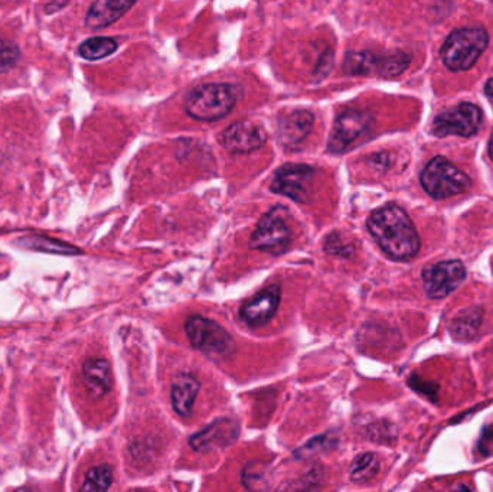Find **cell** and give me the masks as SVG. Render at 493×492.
<instances>
[{
    "mask_svg": "<svg viewBox=\"0 0 493 492\" xmlns=\"http://www.w3.org/2000/svg\"><path fill=\"white\" fill-rule=\"evenodd\" d=\"M113 484V470L109 465H100L92 468L85 473L84 491H106Z\"/></svg>",
    "mask_w": 493,
    "mask_h": 492,
    "instance_id": "24",
    "label": "cell"
},
{
    "mask_svg": "<svg viewBox=\"0 0 493 492\" xmlns=\"http://www.w3.org/2000/svg\"><path fill=\"white\" fill-rule=\"evenodd\" d=\"M58 0H53L48 6H46V12L48 13H53V12L60 11V9L64 8L65 4H67V0H62L61 4H57Z\"/></svg>",
    "mask_w": 493,
    "mask_h": 492,
    "instance_id": "30",
    "label": "cell"
},
{
    "mask_svg": "<svg viewBox=\"0 0 493 492\" xmlns=\"http://www.w3.org/2000/svg\"><path fill=\"white\" fill-rule=\"evenodd\" d=\"M381 55L362 51V53H350L345 57L343 70L351 76H368L380 70Z\"/></svg>",
    "mask_w": 493,
    "mask_h": 492,
    "instance_id": "19",
    "label": "cell"
},
{
    "mask_svg": "<svg viewBox=\"0 0 493 492\" xmlns=\"http://www.w3.org/2000/svg\"><path fill=\"white\" fill-rule=\"evenodd\" d=\"M185 331L192 347L206 356L228 357L236 352L230 332L213 319L192 316L186 322Z\"/></svg>",
    "mask_w": 493,
    "mask_h": 492,
    "instance_id": "6",
    "label": "cell"
},
{
    "mask_svg": "<svg viewBox=\"0 0 493 492\" xmlns=\"http://www.w3.org/2000/svg\"><path fill=\"white\" fill-rule=\"evenodd\" d=\"M315 179V169L308 165L287 163L281 167L271 181V191L279 195H285L293 201H308L311 185Z\"/></svg>",
    "mask_w": 493,
    "mask_h": 492,
    "instance_id": "9",
    "label": "cell"
},
{
    "mask_svg": "<svg viewBox=\"0 0 493 492\" xmlns=\"http://www.w3.org/2000/svg\"><path fill=\"white\" fill-rule=\"evenodd\" d=\"M488 151H489L490 160H493V132L492 135H490L489 148H488Z\"/></svg>",
    "mask_w": 493,
    "mask_h": 492,
    "instance_id": "32",
    "label": "cell"
},
{
    "mask_svg": "<svg viewBox=\"0 0 493 492\" xmlns=\"http://www.w3.org/2000/svg\"><path fill=\"white\" fill-rule=\"evenodd\" d=\"M368 232L388 258L407 260L420 250V237L413 221L401 207L384 205L369 216Z\"/></svg>",
    "mask_w": 493,
    "mask_h": 492,
    "instance_id": "1",
    "label": "cell"
},
{
    "mask_svg": "<svg viewBox=\"0 0 493 492\" xmlns=\"http://www.w3.org/2000/svg\"><path fill=\"white\" fill-rule=\"evenodd\" d=\"M490 2H492V4H493V0H490Z\"/></svg>",
    "mask_w": 493,
    "mask_h": 492,
    "instance_id": "33",
    "label": "cell"
},
{
    "mask_svg": "<svg viewBox=\"0 0 493 492\" xmlns=\"http://www.w3.org/2000/svg\"><path fill=\"white\" fill-rule=\"evenodd\" d=\"M482 123V111L472 102H462L450 111H443L434 119L432 132L439 137H469L478 132Z\"/></svg>",
    "mask_w": 493,
    "mask_h": 492,
    "instance_id": "7",
    "label": "cell"
},
{
    "mask_svg": "<svg viewBox=\"0 0 493 492\" xmlns=\"http://www.w3.org/2000/svg\"><path fill=\"white\" fill-rule=\"evenodd\" d=\"M266 142V130L255 120L236 121L222 135V146L231 153H250L262 149Z\"/></svg>",
    "mask_w": 493,
    "mask_h": 492,
    "instance_id": "11",
    "label": "cell"
},
{
    "mask_svg": "<svg viewBox=\"0 0 493 492\" xmlns=\"http://www.w3.org/2000/svg\"><path fill=\"white\" fill-rule=\"evenodd\" d=\"M83 380L93 398H103L113 384L110 364L103 358H90L84 363Z\"/></svg>",
    "mask_w": 493,
    "mask_h": 492,
    "instance_id": "16",
    "label": "cell"
},
{
    "mask_svg": "<svg viewBox=\"0 0 493 492\" xmlns=\"http://www.w3.org/2000/svg\"><path fill=\"white\" fill-rule=\"evenodd\" d=\"M372 120L371 114L365 111H346L339 114L330 133L327 149L334 153H343L352 148L360 137L365 136V133L369 132Z\"/></svg>",
    "mask_w": 493,
    "mask_h": 492,
    "instance_id": "10",
    "label": "cell"
},
{
    "mask_svg": "<svg viewBox=\"0 0 493 492\" xmlns=\"http://www.w3.org/2000/svg\"><path fill=\"white\" fill-rule=\"evenodd\" d=\"M313 123V114L306 111H295L280 116L278 120L279 141L285 148H297L311 132Z\"/></svg>",
    "mask_w": 493,
    "mask_h": 492,
    "instance_id": "14",
    "label": "cell"
},
{
    "mask_svg": "<svg viewBox=\"0 0 493 492\" xmlns=\"http://www.w3.org/2000/svg\"><path fill=\"white\" fill-rule=\"evenodd\" d=\"M380 472V461L376 458V455L367 454L360 455L351 465V478L355 482H367L372 478L376 477V473Z\"/></svg>",
    "mask_w": 493,
    "mask_h": 492,
    "instance_id": "21",
    "label": "cell"
},
{
    "mask_svg": "<svg viewBox=\"0 0 493 492\" xmlns=\"http://www.w3.org/2000/svg\"><path fill=\"white\" fill-rule=\"evenodd\" d=\"M478 452L483 458H489L493 455V424H488L479 438Z\"/></svg>",
    "mask_w": 493,
    "mask_h": 492,
    "instance_id": "28",
    "label": "cell"
},
{
    "mask_svg": "<svg viewBox=\"0 0 493 492\" xmlns=\"http://www.w3.org/2000/svg\"><path fill=\"white\" fill-rule=\"evenodd\" d=\"M325 250L330 254H336V256H343V258H350L351 253L353 251L352 246H346L345 242L342 239L341 235L330 234L325 242Z\"/></svg>",
    "mask_w": 493,
    "mask_h": 492,
    "instance_id": "27",
    "label": "cell"
},
{
    "mask_svg": "<svg viewBox=\"0 0 493 492\" xmlns=\"http://www.w3.org/2000/svg\"><path fill=\"white\" fill-rule=\"evenodd\" d=\"M20 58V51L18 45L8 39L0 38V74L13 69Z\"/></svg>",
    "mask_w": 493,
    "mask_h": 492,
    "instance_id": "26",
    "label": "cell"
},
{
    "mask_svg": "<svg viewBox=\"0 0 493 492\" xmlns=\"http://www.w3.org/2000/svg\"><path fill=\"white\" fill-rule=\"evenodd\" d=\"M466 277V269L460 260L440 261L423 270L424 291L432 299H443L459 288Z\"/></svg>",
    "mask_w": 493,
    "mask_h": 492,
    "instance_id": "8",
    "label": "cell"
},
{
    "mask_svg": "<svg viewBox=\"0 0 493 492\" xmlns=\"http://www.w3.org/2000/svg\"><path fill=\"white\" fill-rule=\"evenodd\" d=\"M238 93L231 84H204L190 91L186 99V113L195 120L215 121L231 113Z\"/></svg>",
    "mask_w": 493,
    "mask_h": 492,
    "instance_id": "2",
    "label": "cell"
},
{
    "mask_svg": "<svg viewBox=\"0 0 493 492\" xmlns=\"http://www.w3.org/2000/svg\"><path fill=\"white\" fill-rule=\"evenodd\" d=\"M332 445H334V442H330L329 436H322V438L313 439L306 447H302V454L315 455L320 451H327V447H332Z\"/></svg>",
    "mask_w": 493,
    "mask_h": 492,
    "instance_id": "29",
    "label": "cell"
},
{
    "mask_svg": "<svg viewBox=\"0 0 493 492\" xmlns=\"http://www.w3.org/2000/svg\"><path fill=\"white\" fill-rule=\"evenodd\" d=\"M488 44L489 35L482 28L453 30L441 46V60L452 71H466L478 62Z\"/></svg>",
    "mask_w": 493,
    "mask_h": 492,
    "instance_id": "3",
    "label": "cell"
},
{
    "mask_svg": "<svg viewBox=\"0 0 493 492\" xmlns=\"http://www.w3.org/2000/svg\"><path fill=\"white\" fill-rule=\"evenodd\" d=\"M267 468H264L263 463H251L246 466L243 472V481L246 488L263 489L267 487L266 478Z\"/></svg>",
    "mask_w": 493,
    "mask_h": 492,
    "instance_id": "25",
    "label": "cell"
},
{
    "mask_svg": "<svg viewBox=\"0 0 493 492\" xmlns=\"http://www.w3.org/2000/svg\"><path fill=\"white\" fill-rule=\"evenodd\" d=\"M20 246L31 249V250L46 251V253L55 254H78L81 253L77 247L69 246L58 240L48 239V237H27L20 240Z\"/></svg>",
    "mask_w": 493,
    "mask_h": 492,
    "instance_id": "22",
    "label": "cell"
},
{
    "mask_svg": "<svg viewBox=\"0 0 493 492\" xmlns=\"http://www.w3.org/2000/svg\"><path fill=\"white\" fill-rule=\"evenodd\" d=\"M238 438V424L231 419H218L201 432L195 433L190 445L197 452L215 451L234 443Z\"/></svg>",
    "mask_w": 493,
    "mask_h": 492,
    "instance_id": "13",
    "label": "cell"
},
{
    "mask_svg": "<svg viewBox=\"0 0 493 492\" xmlns=\"http://www.w3.org/2000/svg\"><path fill=\"white\" fill-rule=\"evenodd\" d=\"M116 50H117V41L116 39L99 37V38H90L83 42L78 53L85 60L97 61L109 57Z\"/></svg>",
    "mask_w": 493,
    "mask_h": 492,
    "instance_id": "20",
    "label": "cell"
},
{
    "mask_svg": "<svg viewBox=\"0 0 493 492\" xmlns=\"http://www.w3.org/2000/svg\"><path fill=\"white\" fill-rule=\"evenodd\" d=\"M287 216V209L281 205L266 212L262 220L258 221L255 233L251 234V249L274 256L286 253L292 244V232L288 227Z\"/></svg>",
    "mask_w": 493,
    "mask_h": 492,
    "instance_id": "5",
    "label": "cell"
},
{
    "mask_svg": "<svg viewBox=\"0 0 493 492\" xmlns=\"http://www.w3.org/2000/svg\"><path fill=\"white\" fill-rule=\"evenodd\" d=\"M483 311L482 308H467L463 309L449 325L450 335L456 341H472L478 337L481 326H482Z\"/></svg>",
    "mask_w": 493,
    "mask_h": 492,
    "instance_id": "18",
    "label": "cell"
},
{
    "mask_svg": "<svg viewBox=\"0 0 493 492\" xmlns=\"http://www.w3.org/2000/svg\"><path fill=\"white\" fill-rule=\"evenodd\" d=\"M485 93L488 97L493 102V78H490L485 86Z\"/></svg>",
    "mask_w": 493,
    "mask_h": 492,
    "instance_id": "31",
    "label": "cell"
},
{
    "mask_svg": "<svg viewBox=\"0 0 493 492\" xmlns=\"http://www.w3.org/2000/svg\"><path fill=\"white\" fill-rule=\"evenodd\" d=\"M420 182L434 200L455 197L471 186L469 176L443 156H437L427 163L420 175Z\"/></svg>",
    "mask_w": 493,
    "mask_h": 492,
    "instance_id": "4",
    "label": "cell"
},
{
    "mask_svg": "<svg viewBox=\"0 0 493 492\" xmlns=\"http://www.w3.org/2000/svg\"><path fill=\"white\" fill-rule=\"evenodd\" d=\"M136 0H94L85 16V27L90 29H103L120 20Z\"/></svg>",
    "mask_w": 493,
    "mask_h": 492,
    "instance_id": "15",
    "label": "cell"
},
{
    "mask_svg": "<svg viewBox=\"0 0 493 492\" xmlns=\"http://www.w3.org/2000/svg\"><path fill=\"white\" fill-rule=\"evenodd\" d=\"M281 289L279 284H271L269 288L263 289L255 299L246 302L239 316L251 328H260L269 324L270 319L278 314L280 305Z\"/></svg>",
    "mask_w": 493,
    "mask_h": 492,
    "instance_id": "12",
    "label": "cell"
},
{
    "mask_svg": "<svg viewBox=\"0 0 493 492\" xmlns=\"http://www.w3.org/2000/svg\"><path fill=\"white\" fill-rule=\"evenodd\" d=\"M199 382L194 375L181 374L176 377L172 384L171 400L172 407L176 414L181 417H188L192 412L198 393H199Z\"/></svg>",
    "mask_w": 493,
    "mask_h": 492,
    "instance_id": "17",
    "label": "cell"
},
{
    "mask_svg": "<svg viewBox=\"0 0 493 492\" xmlns=\"http://www.w3.org/2000/svg\"><path fill=\"white\" fill-rule=\"evenodd\" d=\"M410 62V55L406 53H401V51L387 53V55H381L378 74L383 77H387V78H394V77H399L400 74L406 71Z\"/></svg>",
    "mask_w": 493,
    "mask_h": 492,
    "instance_id": "23",
    "label": "cell"
}]
</instances>
